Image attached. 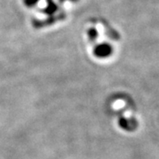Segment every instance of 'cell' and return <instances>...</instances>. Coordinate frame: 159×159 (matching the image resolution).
I'll return each mask as SVG.
<instances>
[{
  "label": "cell",
  "instance_id": "1",
  "mask_svg": "<svg viewBox=\"0 0 159 159\" xmlns=\"http://www.w3.org/2000/svg\"><path fill=\"white\" fill-rule=\"evenodd\" d=\"M113 52L112 46L109 43H101L95 47L94 49V55L98 58H106L111 56Z\"/></svg>",
  "mask_w": 159,
  "mask_h": 159
},
{
  "label": "cell",
  "instance_id": "7",
  "mask_svg": "<svg viewBox=\"0 0 159 159\" xmlns=\"http://www.w3.org/2000/svg\"><path fill=\"white\" fill-rule=\"evenodd\" d=\"M60 1H62V2H65V1H72V2H76V1H78V0H60Z\"/></svg>",
  "mask_w": 159,
  "mask_h": 159
},
{
  "label": "cell",
  "instance_id": "4",
  "mask_svg": "<svg viewBox=\"0 0 159 159\" xmlns=\"http://www.w3.org/2000/svg\"><path fill=\"white\" fill-rule=\"evenodd\" d=\"M119 124L122 128L125 130H133L135 126V122L134 121H129L125 119H121L119 121Z\"/></svg>",
  "mask_w": 159,
  "mask_h": 159
},
{
  "label": "cell",
  "instance_id": "2",
  "mask_svg": "<svg viewBox=\"0 0 159 159\" xmlns=\"http://www.w3.org/2000/svg\"><path fill=\"white\" fill-rule=\"evenodd\" d=\"M65 18V13H61V14H58V15H52V16H50L49 18H47L46 20H34L33 24L35 28H43V27H45V26H50V25H52L55 22L58 21L59 20H62Z\"/></svg>",
  "mask_w": 159,
  "mask_h": 159
},
{
  "label": "cell",
  "instance_id": "3",
  "mask_svg": "<svg viewBox=\"0 0 159 159\" xmlns=\"http://www.w3.org/2000/svg\"><path fill=\"white\" fill-rule=\"evenodd\" d=\"M47 2V6L43 9V12L47 14L48 16H52L54 15L58 10V6L53 1V0H46Z\"/></svg>",
  "mask_w": 159,
  "mask_h": 159
},
{
  "label": "cell",
  "instance_id": "6",
  "mask_svg": "<svg viewBox=\"0 0 159 159\" xmlns=\"http://www.w3.org/2000/svg\"><path fill=\"white\" fill-rule=\"evenodd\" d=\"M40 0H24L23 2H24V5L26 6H28V7H33L38 2H39Z\"/></svg>",
  "mask_w": 159,
  "mask_h": 159
},
{
  "label": "cell",
  "instance_id": "5",
  "mask_svg": "<svg viewBox=\"0 0 159 159\" xmlns=\"http://www.w3.org/2000/svg\"><path fill=\"white\" fill-rule=\"evenodd\" d=\"M88 35H89V38L90 41H95L98 37V32L95 28H90L88 30Z\"/></svg>",
  "mask_w": 159,
  "mask_h": 159
}]
</instances>
